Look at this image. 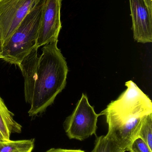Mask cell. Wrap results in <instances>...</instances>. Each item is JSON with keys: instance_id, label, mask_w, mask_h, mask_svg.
Segmentation results:
<instances>
[{"instance_id": "obj_1", "label": "cell", "mask_w": 152, "mask_h": 152, "mask_svg": "<svg viewBox=\"0 0 152 152\" xmlns=\"http://www.w3.org/2000/svg\"><path fill=\"white\" fill-rule=\"evenodd\" d=\"M58 42L44 45L40 55L36 47L19 67L24 79L25 100L30 106L29 117L43 113L66 86L68 69Z\"/></svg>"}, {"instance_id": "obj_2", "label": "cell", "mask_w": 152, "mask_h": 152, "mask_svg": "<svg viewBox=\"0 0 152 152\" xmlns=\"http://www.w3.org/2000/svg\"><path fill=\"white\" fill-rule=\"evenodd\" d=\"M126 89L100 114L106 117V137L127 151L138 137L145 117L152 113V102L132 80L126 82Z\"/></svg>"}, {"instance_id": "obj_3", "label": "cell", "mask_w": 152, "mask_h": 152, "mask_svg": "<svg viewBox=\"0 0 152 152\" xmlns=\"http://www.w3.org/2000/svg\"><path fill=\"white\" fill-rule=\"evenodd\" d=\"M44 0L30 11L20 24L0 55L6 62L19 67L22 61L37 47L38 28Z\"/></svg>"}, {"instance_id": "obj_4", "label": "cell", "mask_w": 152, "mask_h": 152, "mask_svg": "<svg viewBox=\"0 0 152 152\" xmlns=\"http://www.w3.org/2000/svg\"><path fill=\"white\" fill-rule=\"evenodd\" d=\"M101 115L95 112L86 95L83 94L75 110L63 123L67 136L70 139L83 141L96 134L97 120Z\"/></svg>"}, {"instance_id": "obj_5", "label": "cell", "mask_w": 152, "mask_h": 152, "mask_svg": "<svg viewBox=\"0 0 152 152\" xmlns=\"http://www.w3.org/2000/svg\"><path fill=\"white\" fill-rule=\"evenodd\" d=\"M42 0H0V53L22 20Z\"/></svg>"}, {"instance_id": "obj_6", "label": "cell", "mask_w": 152, "mask_h": 152, "mask_svg": "<svg viewBox=\"0 0 152 152\" xmlns=\"http://www.w3.org/2000/svg\"><path fill=\"white\" fill-rule=\"evenodd\" d=\"M62 0H44L38 28L37 47L58 41L62 28Z\"/></svg>"}, {"instance_id": "obj_7", "label": "cell", "mask_w": 152, "mask_h": 152, "mask_svg": "<svg viewBox=\"0 0 152 152\" xmlns=\"http://www.w3.org/2000/svg\"><path fill=\"white\" fill-rule=\"evenodd\" d=\"M134 38L137 42H152V13L144 0H129Z\"/></svg>"}, {"instance_id": "obj_8", "label": "cell", "mask_w": 152, "mask_h": 152, "mask_svg": "<svg viewBox=\"0 0 152 152\" xmlns=\"http://www.w3.org/2000/svg\"><path fill=\"white\" fill-rule=\"evenodd\" d=\"M13 117L14 114L9 110L0 96V133L4 141L10 140L12 134L21 132L22 126Z\"/></svg>"}, {"instance_id": "obj_9", "label": "cell", "mask_w": 152, "mask_h": 152, "mask_svg": "<svg viewBox=\"0 0 152 152\" xmlns=\"http://www.w3.org/2000/svg\"><path fill=\"white\" fill-rule=\"evenodd\" d=\"M35 139L0 141V152H32Z\"/></svg>"}, {"instance_id": "obj_10", "label": "cell", "mask_w": 152, "mask_h": 152, "mask_svg": "<svg viewBox=\"0 0 152 152\" xmlns=\"http://www.w3.org/2000/svg\"><path fill=\"white\" fill-rule=\"evenodd\" d=\"M117 144L106 136L96 137L94 147L91 152H125Z\"/></svg>"}, {"instance_id": "obj_11", "label": "cell", "mask_w": 152, "mask_h": 152, "mask_svg": "<svg viewBox=\"0 0 152 152\" xmlns=\"http://www.w3.org/2000/svg\"><path fill=\"white\" fill-rule=\"evenodd\" d=\"M138 137L143 139L152 150V113L145 117Z\"/></svg>"}, {"instance_id": "obj_12", "label": "cell", "mask_w": 152, "mask_h": 152, "mask_svg": "<svg viewBox=\"0 0 152 152\" xmlns=\"http://www.w3.org/2000/svg\"><path fill=\"white\" fill-rule=\"evenodd\" d=\"M129 151L130 152H152L147 144L139 137L133 141Z\"/></svg>"}, {"instance_id": "obj_13", "label": "cell", "mask_w": 152, "mask_h": 152, "mask_svg": "<svg viewBox=\"0 0 152 152\" xmlns=\"http://www.w3.org/2000/svg\"><path fill=\"white\" fill-rule=\"evenodd\" d=\"M45 152H86L77 149H66L61 148H51Z\"/></svg>"}, {"instance_id": "obj_14", "label": "cell", "mask_w": 152, "mask_h": 152, "mask_svg": "<svg viewBox=\"0 0 152 152\" xmlns=\"http://www.w3.org/2000/svg\"><path fill=\"white\" fill-rule=\"evenodd\" d=\"M149 10L152 13V0H144Z\"/></svg>"}, {"instance_id": "obj_15", "label": "cell", "mask_w": 152, "mask_h": 152, "mask_svg": "<svg viewBox=\"0 0 152 152\" xmlns=\"http://www.w3.org/2000/svg\"><path fill=\"white\" fill-rule=\"evenodd\" d=\"M4 141V140L3 137L2 136L1 134L0 133V141Z\"/></svg>"}, {"instance_id": "obj_16", "label": "cell", "mask_w": 152, "mask_h": 152, "mask_svg": "<svg viewBox=\"0 0 152 152\" xmlns=\"http://www.w3.org/2000/svg\"><path fill=\"white\" fill-rule=\"evenodd\" d=\"M1 59V56L0 55V59Z\"/></svg>"}]
</instances>
